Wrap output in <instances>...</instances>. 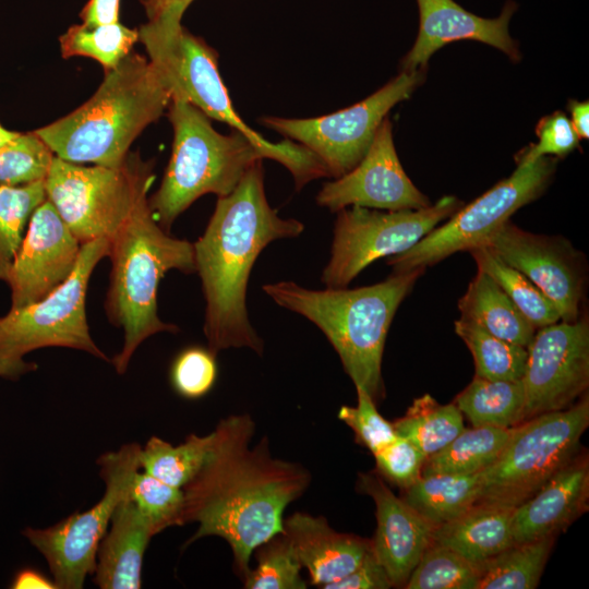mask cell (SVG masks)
I'll use <instances>...</instances> for the list:
<instances>
[{
	"mask_svg": "<svg viewBox=\"0 0 589 589\" xmlns=\"http://www.w3.org/2000/svg\"><path fill=\"white\" fill-rule=\"evenodd\" d=\"M149 61L171 92V100L187 101L209 119L227 123L255 141L260 134L236 112L218 71V55L202 38L181 26L170 34L139 29Z\"/></svg>",
	"mask_w": 589,
	"mask_h": 589,
	"instance_id": "9a60e30c",
	"label": "cell"
},
{
	"mask_svg": "<svg viewBox=\"0 0 589 589\" xmlns=\"http://www.w3.org/2000/svg\"><path fill=\"white\" fill-rule=\"evenodd\" d=\"M424 69L402 70L360 103L326 116L305 119L263 117L259 121L310 149L324 164L329 177L336 179L361 161L388 111L409 98L423 82Z\"/></svg>",
	"mask_w": 589,
	"mask_h": 589,
	"instance_id": "4fadbf2b",
	"label": "cell"
},
{
	"mask_svg": "<svg viewBox=\"0 0 589 589\" xmlns=\"http://www.w3.org/2000/svg\"><path fill=\"white\" fill-rule=\"evenodd\" d=\"M15 134L16 132H11L8 130L1 131L0 132V146L7 143L8 141H10L11 139H13Z\"/></svg>",
	"mask_w": 589,
	"mask_h": 589,
	"instance_id": "681fc988",
	"label": "cell"
},
{
	"mask_svg": "<svg viewBox=\"0 0 589 589\" xmlns=\"http://www.w3.org/2000/svg\"><path fill=\"white\" fill-rule=\"evenodd\" d=\"M257 565L243 577L247 589H304L302 565L289 537L277 533L255 550Z\"/></svg>",
	"mask_w": 589,
	"mask_h": 589,
	"instance_id": "8d00e7d4",
	"label": "cell"
},
{
	"mask_svg": "<svg viewBox=\"0 0 589 589\" xmlns=\"http://www.w3.org/2000/svg\"><path fill=\"white\" fill-rule=\"evenodd\" d=\"M397 435L413 443L426 457L449 444L464 429L462 413L453 404L441 405L425 394L393 422Z\"/></svg>",
	"mask_w": 589,
	"mask_h": 589,
	"instance_id": "f546056e",
	"label": "cell"
},
{
	"mask_svg": "<svg viewBox=\"0 0 589 589\" xmlns=\"http://www.w3.org/2000/svg\"><path fill=\"white\" fill-rule=\"evenodd\" d=\"M521 378L524 420L565 409L589 385V322L558 321L537 328Z\"/></svg>",
	"mask_w": 589,
	"mask_h": 589,
	"instance_id": "5bb4252c",
	"label": "cell"
},
{
	"mask_svg": "<svg viewBox=\"0 0 589 589\" xmlns=\"http://www.w3.org/2000/svg\"><path fill=\"white\" fill-rule=\"evenodd\" d=\"M462 205L447 195L420 209L381 212L350 206L338 211L322 283L327 288L347 287L372 262L409 250Z\"/></svg>",
	"mask_w": 589,
	"mask_h": 589,
	"instance_id": "7c38bea8",
	"label": "cell"
},
{
	"mask_svg": "<svg viewBox=\"0 0 589 589\" xmlns=\"http://www.w3.org/2000/svg\"><path fill=\"white\" fill-rule=\"evenodd\" d=\"M536 133L538 143L525 148L518 155L517 164L531 163L549 155L564 157L578 146L580 140L570 120L562 111L541 118Z\"/></svg>",
	"mask_w": 589,
	"mask_h": 589,
	"instance_id": "7bdbcfd3",
	"label": "cell"
},
{
	"mask_svg": "<svg viewBox=\"0 0 589 589\" xmlns=\"http://www.w3.org/2000/svg\"><path fill=\"white\" fill-rule=\"evenodd\" d=\"M454 404L472 426L509 429L524 420L521 380H488L474 376Z\"/></svg>",
	"mask_w": 589,
	"mask_h": 589,
	"instance_id": "4316f807",
	"label": "cell"
},
{
	"mask_svg": "<svg viewBox=\"0 0 589 589\" xmlns=\"http://www.w3.org/2000/svg\"><path fill=\"white\" fill-rule=\"evenodd\" d=\"M481 567L447 546L432 542L411 572L406 589H478Z\"/></svg>",
	"mask_w": 589,
	"mask_h": 589,
	"instance_id": "d590c367",
	"label": "cell"
},
{
	"mask_svg": "<svg viewBox=\"0 0 589 589\" xmlns=\"http://www.w3.org/2000/svg\"><path fill=\"white\" fill-rule=\"evenodd\" d=\"M214 447L201 470L183 488L182 522L199 525L185 545L220 537L230 545L242 577L254 550L284 532V512L309 488L301 464L274 458L264 436L250 447L255 424L249 414L221 419Z\"/></svg>",
	"mask_w": 589,
	"mask_h": 589,
	"instance_id": "6da1fadb",
	"label": "cell"
},
{
	"mask_svg": "<svg viewBox=\"0 0 589 589\" xmlns=\"http://www.w3.org/2000/svg\"><path fill=\"white\" fill-rule=\"evenodd\" d=\"M419 32L410 51L401 60L405 71L425 68L430 57L443 46L457 40H476L503 51L513 61L520 59L516 41L508 32L517 9L507 1L494 19L478 16L454 0H417Z\"/></svg>",
	"mask_w": 589,
	"mask_h": 589,
	"instance_id": "d6986e66",
	"label": "cell"
},
{
	"mask_svg": "<svg viewBox=\"0 0 589 589\" xmlns=\"http://www.w3.org/2000/svg\"><path fill=\"white\" fill-rule=\"evenodd\" d=\"M171 103V92L156 67L129 53L107 71L96 93L68 116L34 133L56 157L117 167L136 136Z\"/></svg>",
	"mask_w": 589,
	"mask_h": 589,
	"instance_id": "277c9868",
	"label": "cell"
},
{
	"mask_svg": "<svg viewBox=\"0 0 589 589\" xmlns=\"http://www.w3.org/2000/svg\"><path fill=\"white\" fill-rule=\"evenodd\" d=\"M153 166L139 155H128L117 167H85L55 156L46 195L81 244L110 240L147 199Z\"/></svg>",
	"mask_w": 589,
	"mask_h": 589,
	"instance_id": "9c48e42d",
	"label": "cell"
},
{
	"mask_svg": "<svg viewBox=\"0 0 589 589\" xmlns=\"http://www.w3.org/2000/svg\"><path fill=\"white\" fill-rule=\"evenodd\" d=\"M512 428L464 429L449 444L425 458L421 476L472 474L490 466L500 455Z\"/></svg>",
	"mask_w": 589,
	"mask_h": 589,
	"instance_id": "83f0119b",
	"label": "cell"
},
{
	"mask_svg": "<svg viewBox=\"0 0 589 589\" xmlns=\"http://www.w3.org/2000/svg\"><path fill=\"white\" fill-rule=\"evenodd\" d=\"M461 318L492 335L528 348L537 328L488 274L478 271L458 301Z\"/></svg>",
	"mask_w": 589,
	"mask_h": 589,
	"instance_id": "d4e9b609",
	"label": "cell"
},
{
	"mask_svg": "<svg viewBox=\"0 0 589 589\" xmlns=\"http://www.w3.org/2000/svg\"><path fill=\"white\" fill-rule=\"evenodd\" d=\"M514 508L474 504L458 517L433 527L432 542L481 566L514 543Z\"/></svg>",
	"mask_w": 589,
	"mask_h": 589,
	"instance_id": "cb8c5ba5",
	"label": "cell"
},
{
	"mask_svg": "<svg viewBox=\"0 0 589 589\" xmlns=\"http://www.w3.org/2000/svg\"><path fill=\"white\" fill-rule=\"evenodd\" d=\"M168 118L173 129L172 152L158 190L148 199L154 218L170 231L177 217L207 193L230 194L264 153L248 136L217 132L199 108L171 100Z\"/></svg>",
	"mask_w": 589,
	"mask_h": 589,
	"instance_id": "8992f818",
	"label": "cell"
},
{
	"mask_svg": "<svg viewBox=\"0 0 589 589\" xmlns=\"http://www.w3.org/2000/svg\"><path fill=\"white\" fill-rule=\"evenodd\" d=\"M481 471L420 477L405 489L402 500L432 527L447 522L477 503Z\"/></svg>",
	"mask_w": 589,
	"mask_h": 589,
	"instance_id": "484cf974",
	"label": "cell"
},
{
	"mask_svg": "<svg viewBox=\"0 0 589 589\" xmlns=\"http://www.w3.org/2000/svg\"><path fill=\"white\" fill-rule=\"evenodd\" d=\"M588 497L589 464L587 456L580 455L514 508V542L554 538L586 512Z\"/></svg>",
	"mask_w": 589,
	"mask_h": 589,
	"instance_id": "44dd1931",
	"label": "cell"
},
{
	"mask_svg": "<svg viewBox=\"0 0 589 589\" xmlns=\"http://www.w3.org/2000/svg\"><path fill=\"white\" fill-rule=\"evenodd\" d=\"M5 129L0 124V132L4 131Z\"/></svg>",
	"mask_w": 589,
	"mask_h": 589,
	"instance_id": "f907efd6",
	"label": "cell"
},
{
	"mask_svg": "<svg viewBox=\"0 0 589 589\" xmlns=\"http://www.w3.org/2000/svg\"><path fill=\"white\" fill-rule=\"evenodd\" d=\"M570 122L579 139L589 136V103L570 100L568 104Z\"/></svg>",
	"mask_w": 589,
	"mask_h": 589,
	"instance_id": "c3c4849f",
	"label": "cell"
},
{
	"mask_svg": "<svg viewBox=\"0 0 589 589\" xmlns=\"http://www.w3.org/2000/svg\"><path fill=\"white\" fill-rule=\"evenodd\" d=\"M302 567L311 582L325 588L351 573L371 548V541L334 530L322 516L297 512L284 520Z\"/></svg>",
	"mask_w": 589,
	"mask_h": 589,
	"instance_id": "7402d4cb",
	"label": "cell"
},
{
	"mask_svg": "<svg viewBox=\"0 0 589 589\" xmlns=\"http://www.w3.org/2000/svg\"><path fill=\"white\" fill-rule=\"evenodd\" d=\"M141 445L123 444L101 454L96 464L105 482L103 497L47 528L26 527L22 534L45 557L57 589H82L96 567L98 545L118 504L130 493L139 470Z\"/></svg>",
	"mask_w": 589,
	"mask_h": 589,
	"instance_id": "30bf717a",
	"label": "cell"
},
{
	"mask_svg": "<svg viewBox=\"0 0 589 589\" xmlns=\"http://www.w3.org/2000/svg\"><path fill=\"white\" fill-rule=\"evenodd\" d=\"M589 425V399L545 412L512 428L497 458L481 471L476 504L515 508L578 453Z\"/></svg>",
	"mask_w": 589,
	"mask_h": 589,
	"instance_id": "ba28073f",
	"label": "cell"
},
{
	"mask_svg": "<svg viewBox=\"0 0 589 589\" xmlns=\"http://www.w3.org/2000/svg\"><path fill=\"white\" fill-rule=\"evenodd\" d=\"M120 0H88L81 11L82 23L88 26L119 22Z\"/></svg>",
	"mask_w": 589,
	"mask_h": 589,
	"instance_id": "bcb514c9",
	"label": "cell"
},
{
	"mask_svg": "<svg viewBox=\"0 0 589 589\" xmlns=\"http://www.w3.org/2000/svg\"><path fill=\"white\" fill-rule=\"evenodd\" d=\"M129 496L148 519L155 534L169 527L183 525L182 489L139 470L131 484Z\"/></svg>",
	"mask_w": 589,
	"mask_h": 589,
	"instance_id": "f35d334b",
	"label": "cell"
},
{
	"mask_svg": "<svg viewBox=\"0 0 589 589\" xmlns=\"http://www.w3.org/2000/svg\"><path fill=\"white\" fill-rule=\"evenodd\" d=\"M357 390V406H341L338 419L354 432L357 440L372 454L395 438L393 423L384 419L376 409L375 401L360 387Z\"/></svg>",
	"mask_w": 589,
	"mask_h": 589,
	"instance_id": "60d3db41",
	"label": "cell"
},
{
	"mask_svg": "<svg viewBox=\"0 0 589 589\" xmlns=\"http://www.w3.org/2000/svg\"><path fill=\"white\" fill-rule=\"evenodd\" d=\"M454 329L473 357L476 376L505 381L522 378L528 357L527 348L498 338L480 325L461 317L455 321Z\"/></svg>",
	"mask_w": 589,
	"mask_h": 589,
	"instance_id": "d6a6232c",
	"label": "cell"
},
{
	"mask_svg": "<svg viewBox=\"0 0 589 589\" xmlns=\"http://www.w3.org/2000/svg\"><path fill=\"white\" fill-rule=\"evenodd\" d=\"M393 582L372 549L361 563L347 576L327 585L324 589H388Z\"/></svg>",
	"mask_w": 589,
	"mask_h": 589,
	"instance_id": "ee69618b",
	"label": "cell"
},
{
	"mask_svg": "<svg viewBox=\"0 0 589 589\" xmlns=\"http://www.w3.org/2000/svg\"><path fill=\"white\" fill-rule=\"evenodd\" d=\"M359 489L375 503L377 527L371 549L393 586L404 587L432 541L433 527L376 474L360 473Z\"/></svg>",
	"mask_w": 589,
	"mask_h": 589,
	"instance_id": "ffe728a7",
	"label": "cell"
},
{
	"mask_svg": "<svg viewBox=\"0 0 589 589\" xmlns=\"http://www.w3.org/2000/svg\"><path fill=\"white\" fill-rule=\"evenodd\" d=\"M481 245L528 277L555 304L561 321L581 316L585 271L567 240L531 233L507 220Z\"/></svg>",
	"mask_w": 589,
	"mask_h": 589,
	"instance_id": "2e32d148",
	"label": "cell"
},
{
	"mask_svg": "<svg viewBox=\"0 0 589 589\" xmlns=\"http://www.w3.org/2000/svg\"><path fill=\"white\" fill-rule=\"evenodd\" d=\"M108 250L105 238L82 244L75 268L62 285L41 300L0 316V378L17 381L36 371L38 365L24 358L46 347L76 349L110 361L91 336L85 309L89 278Z\"/></svg>",
	"mask_w": 589,
	"mask_h": 589,
	"instance_id": "52a82bcc",
	"label": "cell"
},
{
	"mask_svg": "<svg viewBox=\"0 0 589 589\" xmlns=\"http://www.w3.org/2000/svg\"><path fill=\"white\" fill-rule=\"evenodd\" d=\"M425 268L393 273L385 280L354 289H308L293 281L266 284L278 305L314 323L336 350L356 387L376 401L384 394L382 358L394 315Z\"/></svg>",
	"mask_w": 589,
	"mask_h": 589,
	"instance_id": "3957f363",
	"label": "cell"
},
{
	"mask_svg": "<svg viewBox=\"0 0 589 589\" xmlns=\"http://www.w3.org/2000/svg\"><path fill=\"white\" fill-rule=\"evenodd\" d=\"M478 271L488 274L536 327L561 321L555 304L522 273L484 245L471 249Z\"/></svg>",
	"mask_w": 589,
	"mask_h": 589,
	"instance_id": "1f68e13d",
	"label": "cell"
},
{
	"mask_svg": "<svg viewBox=\"0 0 589 589\" xmlns=\"http://www.w3.org/2000/svg\"><path fill=\"white\" fill-rule=\"evenodd\" d=\"M303 229L301 221L281 218L269 205L262 160L251 166L230 194L218 197L204 233L193 243L205 298L203 332L215 354L229 348L263 353V340L248 316L249 277L265 247L298 237Z\"/></svg>",
	"mask_w": 589,
	"mask_h": 589,
	"instance_id": "7a4b0ae2",
	"label": "cell"
},
{
	"mask_svg": "<svg viewBox=\"0 0 589 589\" xmlns=\"http://www.w3.org/2000/svg\"><path fill=\"white\" fill-rule=\"evenodd\" d=\"M553 537L513 543L484 562L478 589H533L539 585Z\"/></svg>",
	"mask_w": 589,
	"mask_h": 589,
	"instance_id": "4dcf8cb0",
	"label": "cell"
},
{
	"mask_svg": "<svg viewBox=\"0 0 589 589\" xmlns=\"http://www.w3.org/2000/svg\"><path fill=\"white\" fill-rule=\"evenodd\" d=\"M108 256L111 273L105 310L109 322L123 329L122 348L110 361L122 375L144 340L158 333L179 330L159 318L157 288L171 269L195 272L194 248L164 230L145 199L109 240Z\"/></svg>",
	"mask_w": 589,
	"mask_h": 589,
	"instance_id": "5b68a950",
	"label": "cell"
},
{
	"mask_svg": "<svg viewBox=\"0 0 589 589\" xmlns=\"http://www.w3.org/2000/svg\"><path fill=\"white\" fill-rule=\"evenodd\" d=\"M154 536L151 522L128 495L98 545L93 582L100 589L141 588L143 558Z\"/></svg>",
	"mask_w": 589,
	"mask_h": 589,
	"instance_id": "603a6c76",
	"label": "cell"
},
{
	"mask_svg": "<svg viewBox=\"0 0 589 589\" xmlns=\"http://www.w3.org/2000/svg\"><path fill=\"white\" fill-rule=\"evenodd\" d=\"M47 199L45 180L0 185V280L7 281L34 211Z\"/></svg>",
	"mask_w": 589,
	"mask_h": 589,
	"instance_id": "836d02e7",
	"label": "cell"
},
{
	"mask_svg": "<svg viewBox=\"0 0 589 589\" xmlns=\"http://www.w3.org/2000/svg\"><path fill=\"white\" fill-rule=\"evenodd\" d=\"M216 440L215 431L206 435L189 434L184 442L172 445L151 436L141 446V469L176 488L182 489L201 470Z\"/></svg>",
	"mask_w": 589,
	"mask_h": 589,
	"instance_id": "f1b7e54d",
	"label": "cell"
},
{
	"mask_svg": "<svg viewBox=\"0 0 589 589\" xmlns=\"http://www.w3.org/2000/svg\"><path fill=\"white\" fill-rule=\"evenodd\" d=\"M11 588L13 589H56L52 579L33 568L21 569L13 578Z\"/></svg>",
	"mask_w": 589,
	"mask_h": 589,
	"instance_id": "7dc6e473",
	"label": "cell"
},
{
	"mask_svg": "<svg viewBox=\"0 0 589 589\" xmlns=\"http://www.w3.org/2000/svg\"><path fill=\"white\" fill-rule=\"evenodd\" d=\"M380 472L406 489L421 477L426 456L409 440L397 435L373 454Z\"/></svg>",
	"mask_w": 589,
	"mask_h": 589,
	"instance_id": "b9f144b4",
	"label": "cell"
},
{
	"mask_svg": "<svg viewBox=\"0 0 589 589\" xmlns=\"http://www.w3.org/2000/svg\"><path fill=\"white\" fill-rule=\"evenodd\" d=\"M556 159L540 157L518 164L516 170L468 205H462L445 224L436 226L409 250L390 256L393 273L426 268L460 251H470L500 228L549 185Z\"/></svg>",
	"mask_w": 589,
	"mask_h": 589,
	"instance_id": "8fae6325",
	"label": "cell"
},
{
	"mask_svg": "<svg viewBox=\"0 0 589 589\" xmlns=\"http://www.w3.org/2000/svg\"><path fill=\"white\" fill-rule=\"evenodd\" d=\"M330 212L349 206L373 209H420L431 205L406 175L395 149L393 127L386 117L361 161L349 172L326 182L316 196Z\"/></svg>",
	"mask_w": 589,
	"mask_h": 589,
	"instance_id": "e0dca14e",
	"label": "cell"
},
{
	"mask_svg": "<svg viewBox=\"0 0 589 589\" xmlns=\"http://www.w3.org/2000/svg\"><path fill=\"white\" fill-rule=\"evenodd\" d=\"M147 22L141 27L157 34L178 31L182 16L193 0H140Z\"/></svg>",
	"mask_w": 589,
	"mask_h": 589,
	"instance_id": "f6af8a7d",
	"label": "cell"
},
{
	"mask_svg": "<svg viewBox=\"0 0 589 589\" xmlns=\"http://www.w3.org/2000/svg\"><path fill=\"white\" fill-rule=\"evenodd\" d=\"M55 155L34 132L16 133L0 146V185L45 180Z\"/></svg>",
	"mask_w": 589,
	"mask_h": 589,
	"instance_id": "74e56055",
	"label": "cell"
},
{
	"mask_svg": "<svg viewBox=\"0 0 589 589\" xmlns=\"http://www.w3.org/2000/svg\"><path fill=\"white\" fill-rule=\"evenodd\" d=\"M217 376L215 353L208 348L191 347L183 350L171 366V383L185 398H200L213 387Z\"/></svg>",
	"mask_w": 589,
	"mask_h": 589,
	"instance_id": "ab89813d",
	"label": "cell"
},
{
	"mask_svg": "<svg viewBox=\"0 0 589 589\" xmlns=\"http://www.w3.org/2000/svg\"><path fill=\"white\" fill-rule=\"evenodd\" d=\"M139 40V31L129 28L120 22L88 26H71L61 37L63 58L83 56L95 59L105 69H115Z\"/></svg>",
	"mask_w": 589,
	"mask_h": 589,
	"instance_id": "e575fe53",
	"label": "cell"
},
{
	"mask_svg": "<svg viewBox=\"0 0 589 589\" xmlns=\"http://www.w3.org/2000/svg\"><path fill=\"white\" fill-rule=\"evenodd\" d=\"M82 244L46 199L32 214L7 284L11 308L41 300L72 274Z\"/></svg>",
	"mask_w": 589,
	"mask_h": 589,
	"instance_id": "ac0fdd59",
	"label": "cell"
}]
</instances>
